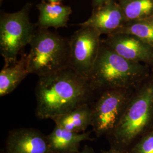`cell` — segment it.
Masks as SVG:
<instances>
[{
  "label": "cell",
  "instance_id": "1",
  "mask_svg": "<svg viewBox=\"0 0 153 153\" xmlns=\"http://www.w3.org/2000/svg\"><path fill=\"white\" fill-rule=\"evenodd\" d=\"M35 91L37 117L52 120L88 104L94 93L88 78L70 66L39 76Z\"/></svg>",
  "mask_w": 153,
  "mask_h": 153
},
{
  "label": "cell",
  "instance_id": "2",
  "mask_svg": "<svg viewBox=\"0 0 153 153\" xmlns=\"http://www.w3.org/2000/svg\"><path fill=\"white\" fill-rule=\"evenodd\" d=\"M153 128V69L134 91L120 120L107 137L111 147L127 152Z\"/></svg>",
  "mask_w": 153,
  "mask_h": 153
},
{
  "label": "cell",
  "instance_id": "3",
  "mask_svg": "<svg viewBox=\"0 0 153 153\" xmlns=\"http://www.w3.org/2000/svg\"><path fill=\"white\" fill-rule=\"evenodd\" d=\"M153 68L123 58L102 41L98 56L88 80L94 92L111 89H135Z\"/></svg>",
  "mask_w": 153,
  "mask_h": 153
},
{
  "label": "cell",
  "instance_id": "4",
  "mask_svg": "<svg viewBox=\"0 0 153 153\" xmlns=\"http://www.w3.org/2000/svg\"><path fill=\"white\" fill-rule=\"evenodd\" d=\"M26 55L29 74L44 76L70 66L69 39L47 29L38 28Z\"/></svg>",
  "mask_w": 153,
  "mask_h": 153
},
{
  "label": "cell",
  "instance_id": "5",
  "mask_svg": "<svg viewBox=\"0 0 153 153\" xmlns=\"http://www.w3.org/2000/svg\"><path fill=\"white\" fill-rule=\"evenodd\" d=\"M31 4H27L21 10L9 13L2 12L0 16V52L5 65L16 62L18 56L30 44L38 28L31 23L29 13Z\"/></svg>",
  "mask_w": 153,
  "mask_h": 153
},
{
  "label": "cell",
  "instance_id": "6",
  "mask_svg": "<svg viewBox=\"0 0 153 153\" xmlns=\"http://www.w3.org/2000/svg\"><path fill=\"white\" fill-rule=\"evenodd\" d=\"M135 89H111L100 93L98 98L91 107V126L97 137H107L114 131Z\"/></svg>",
  "mask_w": 153,
  "mask_h": 153
},
{
  "label": "cell",
  "instance_id": "7",
  "mask_svg": "<svg viewBox=\"0 0 153 153\" xmlns=\"http://www.w3.org/2000/svg\"><path fill=\"white\" fill-rule=\"evenodd\" d=\"M100 35L93 28L81 27L69 39L70 67L88 79L98 56Z\"/></svg>",
  "mask_w": 153,
  "mask_h": 153
},
{
  "label": "cell",
  "instance_id": "8",
  "mask_svg": "<svg viewBox=\"0 0 153 153\" xmlns=\"http://www.w3.org/2000/svg\"><path fill=\"white\" fill-rule=\"evenodd\" d=\"M123 58L153 68V47L136 37L126 33H115L102 41Z\"/></svg>",
  "mask_w": 153,
  "mask_h": 153
},
{
  "label": "cell",
  "instance_id": "9",
  "mask_svg": "<svg viewBox=\"0 0 153 153\" xmlns=\"http://www.w3.org/2000/svg\"><path fill=\"white\" fill-rule=\"evenodd\" d=\"M126 23L119 3L111 0L93 9L91 16L86 21L79 24V26L93 28L101 35L105 33L108 35L118 31Z\"/></svg>",
  "mask_w": 153,
  "mask_h": 153
},
{
  "label": "cell",
  "instance_id": "10",
  "mask_svg": "<svg viewBox=\"0 0 153 153\" xmlns=\"http://www.w3.org/2000/svg\"><path fill=\"white\" fill-rule=\"evenodd\" d=\"M6 147L7 153H51L47 136L34 129L10 131Z\"/></svg>",
  "mask_w": 153,
  "mask_h": 153
},
{
  "label": "cell",
  "instance_id": "11",
  "mask_svg": "<svg viewBox=\"0 0 153 153\" xmlns=\"http://www.w3.org/2000/svg\"><path fill=\"white\" fill-rule=\"evenodd\" d=\"M91 131L76 133L57 126L47 136L51 153H75L81 143L91 140Z\"/></svg>",
  "mask_w": 153,
  "mask_h": 153
},
{
  "label": "cell",
  "instance_id": "12",
  "mask_svg": "<svg viewBox=\"0 0 153 153\" xmlns=\"http://www.w3.org/2000/svg\"><path fill=\"white\" fill-rule=\"evenodd\" d=\"M36 7L39 11L38 21L36 23L39 29L53 27H66L69 16L72 13L71 8L61 3H50L42 0Z\"/></svg>",
  "mask_w": 153,
  "mask_h": 153
},
{
  "label": "cell",
  "instance_id": "13",
  "mask_svg": "<svg viewBox=\"0 0 153 153\" xmlns=\"http://www.w3.org/2000/svg\"><path fill=\"white\" fill-rule=\"evenodd\" d=\"M29 74L26 55L9 65H4L0 72V97L12 93Z\"/></svg>",
  "mask_w": 153,
  "mask_h": 153
},
{
  "label": "cell",
  "instance_id": "14",
  "mask_svg": "<svg viewBox=\"0 0 153 153\" xmlns=\"http://www.w3.org/2000/svg\"><path fill=\"white\" fill-rule=\"evenodd\" d=\"M53 120L56 126L74 132L83 133L91 126V108L88 103L83 104Z\"/></svg>",
  "mask_w": 153,
  "mask_h": 153
},
{
  "label": "cell",
  "instance_id": "15",
  "mask_svg": "<svg viewBox=\"0 0 153 153\" xmlns=\"http://www.w3.org/2000/svg\"><path fill=\"white\" fill-rule=\"evenodd\" d=\"M126 22L148 19L153 15V0H119Z\"/></svg>",
  "mask_w": 153,
  "mask_h": 153
},
{
  "label": "cell",
  "instance_id": "16",
  "mask_svg": "<svg viewBox=\"0 0 153 153\" xmlns=\"http://www.w3.org/2000/svg\"><path fill=\"white\" fill-rule=\"evenodd\" d=\"M115 33L131 35L153 47V26L146 20L126 23Z\"/></svg>",
  "mask_w": 153,
  "mask_h": 153
},
{
  "label": "cell",
  "instance_id": "17",
  "mask_svg": "<svg viewBox=\"0 0 153 153\" xmlns=\"http://www.w3.org/2000/svg\"><path fill=\"white\" fill-rule=\"evenodd\" d=\"M127 153H153V128L137 141Z\"/></svg>",
  "mask_w": 153,
  "mask_h": 153
},
{
  "label": "cell",
  "instance_id": "18",
  "mask_svg": "<svg viewBox=\"0 0 153 153\" xmlns=\"http://www.w3.org/2000/svg\"><path fill=\"white\" fill-rule=\"evenodd\" d=\"M111 0H93V9L97 8L100 6L105 4Z\"/></svg>",
  "mask_w": 153,
  "mask_h": 153
},
{
  "label": "cell",
  "instance_id": "19",
  "mask_svg": "<svg viewBox=\"0 0 153 153\" xmlns=\"http://www.w3.org/2000/svg\"><path fill=\"white\" fill-rule=\"evenodd\" d=\"M127 153L124 150H122L120 149H116L115 148H112L111 147V148L109 149L108 150H107V151H102V153Z\"/></svg>",
  "mask_w": 153,
  "mask_h": 153
},
{
  "label": "cell",
  "instance_id": "20",
  "mask_svg": "<svg viewBox=\"0 0 153 153\" xmlns=\"http://www.w3.org/2000/svg\"><path fill=\"white\" fill-rule=\"evenodd\" d=\"M95 153V152L94 151V150H93V149L91 148H90V147H88V146L87 145H86L85 146V148L83 149V150H82V151H81V152H77V153Z\"/></svg>",
  "mask_w": 153,
  "mask_h": 153
},
{
  "label": "cell",
  "instance_id": "21",
  "mask_svg": "<svg viewBox=\"0 0 153 153\" xmlns=\"http://www.w3.org/2000/svg\"><path fill=\"white\" fill-rule=\"evenodd\" d=\"M45 1H47L50 3H61L62 0H45Z\"/></svg>",
  "mask_w": 153,
  "mask_h": 153
},
{
  "label": "cell",
  "instance_id": "22",
  "mask_svg": "<svg viewBox=\"0 0 153 153\" xmlns=\"http://www.w3.org/2000/svg\"><path fill=\"white\" fill-rule=\"evenodd\" d=\"M145 20H146V21H147L148 22L150 23L153 26V15L151 16H150L149 18H148V19H145Z\"/></svg>",
  "mask_w": 153,
  "mask_h": 153
},
{
  "label": "cell",
  "instance_id": "23",
  "mask_svg": "<svg viewBox=\"0 0 153 153\" xmlns=\"http://www.w3.org/2000/svg\"><path fill=\"white\" fill-rule=\"evenodd\" d=\"M4 1V0H0V4H2V2Z\"/></svg>",
  "mask_w": 153,
  "mask_h": 153
}]
</instances>
